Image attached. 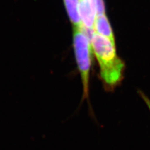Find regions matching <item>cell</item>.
Listing matches in <instances>:
<instances>
[{"mask_svg": "<svg viewBox=\"0 0 150 150\" xmlns=\"http://www.w3.org/2000/svg\"><path fill=\"white\" fill-rule=\"evenodd\" d=\"M91 38L103 86L106 91H113L123 79L125 63L116 54L115 43L95 32Z\"/></svg>", "mask_w": 150, "mask_h": 150, "instance_id": "6da1fadb", "label": "cell"}, {"mask_svg": "<svg viewBox=\"0 0 150 150\" xmlns=\"http://www.w3.org/2000/svg\"><path fill=\"white\" fill-rule=\"evenodd\" d=\"M73 45L76 63L80 73L83 85L81 101L86 100L90 105V76L91 67V45L90 38L83 30L82 26L75 27L73 33Z\"/></svg>", "mask_w": 150, "mask_h": 150, "instance_id": "7a4b0ae2", "label": "cell"}, {"mask_svg": "<svg viewBox=\"0 0 150 150\" xmlns=\"http://www.w3.org/2000/svg\"><path fill=\"white\" fill-rule=\"evenodd\" d=\"M79 14L82 27L93 30L97 16L96 0H79Z\"/></svg>", "mask_w": 150, "mask_h": 150, "instance_id": "3957f363", "label": "cell"}, {"mask_svg": "<svg viewBox=\"0 0 150 150\" xmlns=\"http://www.w3.org/2000/svg\"><path fill=\"white\" fill-rule=\"evenodd\" d=\"M95 33L107 38L115 43V38L108 20L105 14L97 15L94 24Z\"/></svg>", "mask_w": 150, "mask_h": 150, "instance_id": "277c9868", "label": "cell"}, {"mask_svg": "<svg viewBox=\"0 0 150 150\" xmlns=\"http://www.w3.org/2000/svg\"><path fill=\"white\" fill-rule=\"evenodd\" d=\"M66 9L70 20L75 27H81L82 24L79 14V0H64Z\"/></svg>", "mask_w": 150, "mask_h": 150, "instance_id": "5b68a950", "label": "cell"}, {"mask_svg": "<svg viewBox=\"0 0 150 150\" xmlns=\"http://www.w3.org/2000/svg\"><path fill=\"white\" fill-rule=\"evenodd\" d=\"M97 15L105 14V5L103 0H96Z\"/></svg>", "mask_w": 150, "mask_h": 150, "instance_id": "8992f818", "label": "cell"}, {"mask_svg": "<svg viewBox=\"0 0 150 150\" xmlns=\"http://www.w3.org/2000/svg\"><path fill=\"white\" fill-rule=\"evenodd\" d=\"M138 93H139V96L142 97V100L144 101V102L145 103H146V105L147 107L148 108V109H149V110L150 111V99L142 91H139Z\"/></svg>", "mask_w": 150, "mask_h": 150, "instance_id": "52a82bcc", "label": "cell"}]
</instances>
